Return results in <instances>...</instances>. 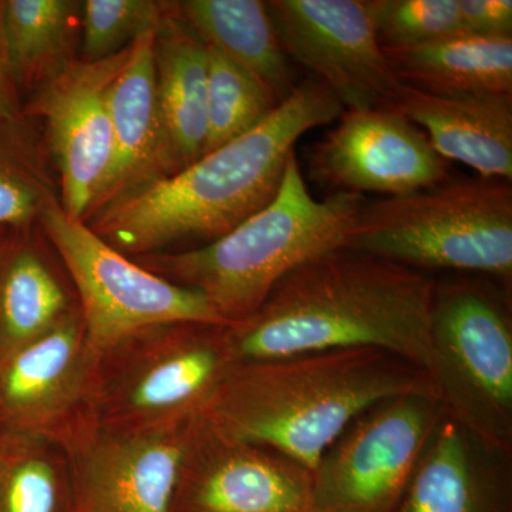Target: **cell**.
I'll return each mask as SVG.
<instances>
[{"label":"cell","mask_w":512,"mask_h":512,"mask_svg":"<svg viewBox=\"0 0 512 512\" xmlns=\"http://www.w3.org/2000/svg\"><path fill=\"white\" fill-rule=\"evenodd\" d=\"M16 84L10 72L3 30V0H0V126L16 119Z\"/></svg>","instance_id":"f546056e"},{"label":"cell","mask_w":512,"mask_h":512,"mask_svg":"<svg viewBox=\"0 0 512 512\" xmlns=\"http://www.w3.org/2000/svg\"><path fill=\"white\" fill-rule=\"evenodd\" d=\"M511 485V454L444 413L396 512H511Z\"/></svg>","instance_id":"2e32d148"},{"label":"cell","mask_w":512,"mask_h":512,"mask_svg":"<svg viewBox=\"0 0 512 512\" xmlns=\"http://www.w3.org/2000/svg\"><path fill=\"white\" fill-rule=\"evenodd\" d=\"M202 42L247 70L284 103L296 89L288 56L261 0H185L171 6Z\"/></svg>","instance_id":"ffe728a7"},{"label":"cell","mask_w":512,"mask_h":512,"mask_svg":"<svg viewBox=\"0 0 512 512\" xmlns=\"http://www.w3.org/2000/svg\"><path fill=\"white\" fill-rule=\"evenodd\" d=\"M443 414L426 393L393 397L360 414L312 471L311 512H396Z\"/></svg>","instance_id":"9c48e42d"},{"label":"cell","mask_w":512,"mask_h":512,"mask_svg":"<svg viewBox=\"0 0 512 512\" xmlns=\"http://www.w3.org/2000/svg\"><path fill=\"white\" fill-rule=\"evenodd\" d=\"M343 111L325 84L308 77L244 136L124 192L84 222L124 255L158 254L185 241L210 244L274 200L296 141Z\"/></svg>","instance_id":"6da1fadb"},{"label":"cell","mask_w":512,"mask_h":512,"mask_svg":"<svg viewBox=\"0 0 512 512\" xmlns=\"http://www.w3.org/2000/svg\"><path fill=\"white\" fill-rule=\"evenodd\" d=\"M46 197L19 158L0 141V225L28 224L39 217Z\"/></svg>","instance_id":"83f0119b"},{"label":"cell","mask_w":512,"mask_h":512,"mask_svg":"<svg viewBox=\"0 0 512 512\" xmlns=\"http://www.w3.org/2000/svg\"><path fill=\"white\" fill-rule=\"evenodd\" d=\"M406 86L434 94H512V39L458 35L383 50Z\"/></svg>","instance_id":"44dd1931"},{"label":"cell","mask_w":512,"mask_h":512,"mask_svg":"<svg viewBox=\"0 0 512 512\" xmlns=\"http://www.w3.org/2000/svg\"><path fill=\"white\" fill-rule=\"evenodd\" d=\"M82 3L3 0V30L16 87L43 83L70 62Z\"/></svg>","instance_id":"603a6c76"},{"label":"cell","mask_w":512,"mask_h":512,"mask_svg":"<svg viewBox=\"0 0 512 512\" xmlns=\"http://www.w3.org/2000/svg\"><path fill=\"white\" fill-rule=\"evenodd\" d=\"M97 365L77 306L39 338L0 356V430L63 447L96 420Z\"/></svg>","instance_id":"30bf717a"},{"label":"cell","mask_w":512,"mask_h":512,"mask_svg":"<svg viewBox=\"0 0 512 512\" xmlns=\"http://www.w3.org/2000/svg\"><path fill=\"white\" fill-rule=\"evenodd\" d=\"M0 512H73L72 478L62 446L0 430Z\"/></svg>","instance_id":"cb8c5ba5"},{"label":"cell","mask_w":512,"mask_h":512,"mask_svg":"<svg viewBox=\"0 0 512 512\" xmlns=\"http://www.w3.org/2000/svg\"><path fill=\"white\" fill-rule=\"evenodd\" d=\"M156 33L133 43L130 59L114 83L109 165L86 218L124 192L160 177L164 168L171 174L157 100Z\"/></svg>","instance_id":"ac0fdd59"},{"label":"cell","mask_w":512,"mask_h":512,"mask_svg":"<svg viewBox=\"0 0 512 512\" xmlns=\"http://www.w3.org/2000/svg\"><path fill=\"white\" fill-rule=\"evenodd\" d=\"M436 279L348 247L306 259L282 276L254 315L227 326L237 363L376 348L429 372Z\"/></svg>","instance_id":"7a4b0ae2"},{"label":"cell","mask_w":512,"mask_h":512,"mask_svg":"<svg viewBox=\"0 0 512 512\" xmlns=\"http://www.w3.org/2000/svg\"><path fill=\"white\" fill-rule=\"evenodd\" d=\"M312 471L235 439L202 416L191 421L170 512H311Z\"/></svg>","instance_id":"7c38bea8"},{"label":"cell","mask_w":512,"mask_h":512,"mask_svg":"<svg viewBox=\"0 0 512 512\" xmlns=\"http://www.w3.org/2000/svg\"><path fill=\"white\" fill-rule=\"evenodd\" d=\"M365 195L313 198L295 153L265 208L210 244L140 256L138 264L202 293L228 325L254 315L276 282L312 256L345 247Z\"/></svg>","instance_id":"277c9868"},{"label":"cell","mask_w":512,"mask_h":512,"mask_svg":"<svg viewBox=\"0 0 512 512\" xmlns=\"http://www.w3.org/2000/svg\"><path fill=\"white\" fill-rule=\"evenodd\" d=\"M227 326L170 323L107 350L97 365V423L146 430L201 416L237 365Z\"/></svg>","instance_id":"52a82bcc"},{"label":"cell","mask_w":512,"mask_h":512,"mask_svg":"<svg viewBox=\"0 0 512 512\" xmlns=\"http://www.w3.org/2000/svg\"><path fill=\"white\" fill-rule=\"evenodd\" d=\"M40 222L76 289L87 342L101 356L143 330L170 323L228 325L202 293L131 261L49 195Z\"/></svg>","instance_id":"ba28073f"},{"label":"cell","mask_w":512,"mask_h":512,"mask_svg":"<svg viewBox=\"0 0 512 512\" xmlns=\"http://www.w3.org/2000/svg\"><path fill=\"white\" fill-rule=\"evenodd\" d=\"M345 247L416 271H454L512 284L511 181L466 178L366 202Z\"/></svg>","instance_id":"5b68a950"},{"label":"cell","mask_w":512,"mask_h":512,"mask_svg":"<svg viewBox=\"0 0 512 512\" xmlns=\"http://www.w3.org/2000/svg\"><path fill=\"white\" fill-rule=\"evenodd\" d=\"M383 50L412 49L466 35L458 0H369Z\"/></svg>","instance_id":"484cf974"},{"label":"cell","mask_w":512,"mask_h":512,"mask_svg":"<svg viewBox=\"0 0 512 512\" xmlns=\"http://www.w3.org/2000/svg\"><path fill=\"white\" fill-rule=\"evenodd\" d=\"M466 35L512 39L511 0H458Z\"/></svg>","instance_id":"f1b7e54d"},{"label":"cell","mask_w":512,"mask_h":512,"mask_svg":"<svg viewBox=\"0 0 512 512\" xmlns=\"http://www.w3.org/2000/svg\"><path fill=\"white\" fill-rule=\"evenodd\" d=\"M158 109L171 174L204 154L208 133V46L174 15L156 33Z\"/></svg>","instance_id":"d6986e66"},{"label":"cell","mask_w":512,"mask_h":512,"mask_svg":"<svg viewBox=\"0 0 512 512\" xmlns=\"http://www.w3.org/2000/svg\"><path fill=\"white\" fill-rule=\"evenodd\" d=\"M131 46L96 62L70 60L40 83L33 103L62 178V208L80 220L89 214L109 165L111 92Z\"/></svg>","instance_id":"9a60e30c"},{"label":"cell","mask_w":512,"mask_h":512,"mask_svg":"<svg viewBox=\"0 0 512 512\" xmlns=\"http://www.w3.org/2000/svg\"><path fill=\"white\" fill-rule=\"evenodd\" d=\"M77 308L35 249L0 251V356L39 338Z\"/></svg>","instance_id":"7402d4cb"},{"label":"cell","mask_w":512,"mask_h":512,"mask_svg":"<svg viewBox=\"0 0 512 512\" xmlns=\"http://www.w3.org/2000/svg\"><path fill=\"white\" fill-rule=\"evenodd\" d=\"M412 393L433 394L413 363L382 349H332L237 363L201 416L313 471L360 414Z\"/></svg>","instance_id":"3957f363"},{"label":"cell","mask_w":512,"mask_h":512,"mask_svg":"<svg viewBox=\"0 0 512 512\" xmlns=\"http://www.w3.org/2000/svg\"><path fill=\"white\" fill-rule=\"evenodd\" d=\"M511 289L485 276L434 284L429 375L443 412L512 456Z\"/></svg>","instance_id":"8992f818"},{"label":"cell","mask_w":512,"mask_h":512,"mask_svg":"<svg viewBox=\"0 0 512 512\" xmlns=\"http://www.w3.org/2000/svg\"><path fill=\"white\" fill-rule=\"evenodd\" d=\"M285 55L335 94L345 110L389 109L402 87L377 42L369 0H269Z\"/></svg>","instance_id":"8fae6325"},{"label":"cell","mask_w":512,"mask_h":512,"mask_svg":"<svg viewBox=\"0 0 512 512\" xmlns=\"http://www.w3.org/2000/svg\"><path fill=\"white\" fill-rule=\"evenodd\" d=\"M339 119L309 157L313 180L333 192L399 197L450 180V163L399 111L345 110Z\"/></svg>","instance_id":"5bb4252c"},{"label":"cell","mask_w":512,"mask_h":512,"mask_svg":"<svg viewBox=\"0 0 512 512\" xmlns=\"http://www.w3.org/2000/svg\"><path fill=\"white\" fill-rule=\"evenodd\" d=\"M389 109L421 128L448 163L511 181L512 94H434L402 84Z\"/></svg>","instance_id":"e0dca14e"},{"label":"cell","mask_w":512,"mask_h":512,"mask_svg":"<svg viewBox=\"0 0 512 512\" xmlns=\"http://www.w3.org/2000/svg\"><path fill=\"white\" fill-rule=\"evenodd\" d=\"M192 420L146 430L94 420L77 431L63 446L73 512H170Z\"/></svg>","instance_id":"4fadbf2b"},{"label":"cell","mask_w":512,"mask_h":512,"mask_svg":"<svg viewBox=\"0 0 512 512\" xmlns=\"http://www.w3.org/2000/svg\"><path fill=\"white\" fill-rule=\"evenodd\" d=\"M208 55V133L204 154L244 136L278 107L268 90L239 64L211 46Z\"/></svg>","instance_id":"d4e9b609"},{"label":"cell","mask_w":512,"mask_h":512,"mask_svg":"<svg viewBox=\"0 0 512 512\" xmlns=\"http://www.w3.org/2000/svg\"><path fill=\"white\" fill-rule=\"evenodd\" d=\"M163 6L151 0H87L82 5L83 60L117 55L163 22Z\"/></svg>","instance_id":"4316f807"}]
</instances>
